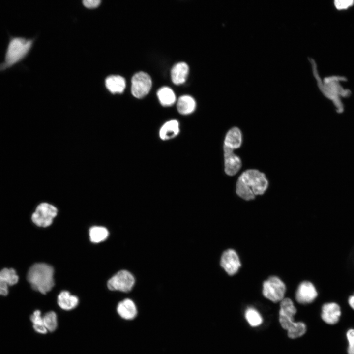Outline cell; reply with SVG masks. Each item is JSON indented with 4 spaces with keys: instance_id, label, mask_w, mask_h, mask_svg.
<instances>
[{
    "instance_id": "d4e9b609",
    "label": "cell",
    "mask_w": 354,
    "mask_h": 354,
    "mask_svg": "<svg viewBox=\"0 0 354 354\" xmlns=\"http://www.w3.org/2000/svg\"><path fill=\"white\" fill-rule=\"evenodd\" d=\"M43 323L48 331H55L58 326L57 316L53 311H49L43 316Z\"/></svg>"
},
{
    "instance_id": "7c38bea8",
    "label": "cell",
    "mask_w": 354,
    "mask_h": 354,
    "mask_svg": "<svg viewBox=\"0 0 354 354\" xmlns=\"http://www.w3.org/2000/svg\"><path fill=\"white\" fill-rule=\"evenodd\" d=\"M225 171L232 176L236 174L241 167L240 158L236 155L233 150L224 146Z\"/></svg>"
},
{
    "instance_id": "30bf717a",
    "label": "cell",
    "mask_w": 354,
    "mask_h": 354,
    "mask_svg": "<svg viewBox=\"0 0 354 354\" xmlns=\"http://www.w3.org/2000/svg\"><path fill=\"white\" fill-rule=\"evenodd\" d=\"M220 265L229 275H235L241 266L239 257L235 250L227 249L222 254Z\"/></svg>"
},
{
    "instance_id": "5bb4252c",
    "label": "cell",
    "mask_w": 354,
    "mask_h": 354,
    "mask_svg": "<svg viewBox=\"0 0 354 354\" xmlns=\"http://www.w3.org/2000/svg\"><path fill=\"white\" fill-rule=\"evenodd\" d=\"M341 315L339 306L335 303L324 304L322 309L321 317L326 323L334 324L337 323Z\"/></svg>"
},
{
    "instance_id": "2e32d148",
    "label": "cell",
    "mask_w": 354,
    "mask_h": 354,
    "mask_svg": "<svg viewBox=\"0 0 354 354\" xmlns=\"http://www.w3.org/2000/svg\"><path fill=\"white\" fill-rule=\"evenodd\" d=\"M57 302L62 309L68 311L74 309L78 305L79 299L68 291H63L58 295Z\"/></svg>"
},
{
    "instance_id": "44dd1931",
    "label": "cell",
    "mask_w": 354,
    "mask_h": 354,
    "mask_svg": "<svg viewBox=\"0 0 354 354\" xmlns=\"http://www.w3.org/2000/svg\"><path fill=\"white\" fill-rule=\"evenodd\" d=\"M157 95L160 103L163 106H171L176 100L174 92L168 87H163L159 88Z\"/></svg>"
},
{
    "instance_id": "4dcf8cb0",
    "label": "cell",
    "mask_w": 354,
    "mask_h": 354,
    "mask_svg": "<svg viewBox=\"0 0 354 354\" xmlns=\"http://www.w3.org/2000/svg\"><path fill=\"white\" fill-rule=\"evenodd\" d=\"M349 303L350 306L354 310V295L350 297Z\"/></svg>"
},
{
    "instance_id": "277c9868",
    "label": "cell",
    "mask_w": 354,
    "mask_h": 354,
    "mask_svg": "<svg viewBox=\"0 0 354 354\" xmlns=\"http://www.w3.org/2000/svg\"><path fill=\"white\" fill-rule=\"evenodd\" d=\"M296 313V309L291 299L285 298L280 301L279 322L282 328L287 330L289 337L292 339L301 337L306 331L304 323L294 321Z\"/></svg>"
},
{
    "instance_id": "d6986e66",
    "label": "cell",
    "mask_w": 354,
    "mask_h": 354,
    "mask_svg": "<svg viewBox=\"0 0 354 354\" xmlns=\"http://www.w3.org/2000/svg\"><path fill=\"white\" fill-rule=\"evenodd\" d=\"M179 132V123L176 120H171L165 122L159 130L160 138L167 140L177 136Z\"/></svg>"
},
{
    "instance_id": "52a82bcc",
    "label": "cell",
    "mask_w": 354,
    "mask_h": 354,
    "mask_svg": "<svg viewBox=\"0 0 354 354\" xmlns=\"http://www.w3.org/2000/svg\"><path fill=\"white\" fill-rule=\"evenodd\" d=\"M135 279L133 275L128 270H121L112 277L107 282L109 290L128 292L134 287Z\"/></svg>"
},
{
    "instance_id": "ffe728a7",
    "label": "cell",
    "mask_w": 354,
    "mask_h": 354,
    "mask_svg": "<svg viewBox=\"0 0 354 354\" xmlns=\"http://www.w3.org/2000/svg\"><path fill=\"white\" fill-rule=\"evenodd\" d=\"M177 109L182 115H188L193 113L196 109V103L194 99L188 95L179 97L177 102Z\"/></svg>"
},
{
    "instance_id": "7402d4cb",
    "label": "cell",
    "mask_w": 354,
    "mask_h": 354,
    "mask_svg": "<svg viewBox=\"0 0 354 354\" xmlns=\"http://www.w3.org/2000/svg\"><path fill=\"white\" fill-rule=\"evenodd\" d=\"M89 234L91 242L99 243L105 240L107 238L109 232L105 227L93 226L90 229Z\"/></svg>"
},
{
    "instance_id": "603a6c76",
    "label": "cell",
    "mask_w": 354,
    "mask_h": 354,
    "mask_svg": "<svg viewBox=\"0 0 354 354\" xmlns=\"http://www.w3.org/2000/svg\"><path fill=\"white\" fill-rule=\"evenodd\" d=\"M245 317L249 324L253 327L261 325L263 318L259 312L253 307H248L245 310Z\"/></svg>"
},
{
    "instance_id": "f546056e",
    "label": "cell",
    "mask_w": 354,
    "mask_h": 354,
    "mask_svg": "<svg viewBox=\"0 0 354 354\" xmlns=\"http://www.w3.org/2000/svg\"><path fill=\"white\" fill-rule=\"evenodd\" d=\"M8 293V285L0 277V295H6Z\"/></svg>"
},
{
    "instance_id": "ac0fdd59",
    "label": "cell",
    "mask_w": 354,
    "mask_h": 354,
    "mask_svg": "<svg viewBox=\"0 0 354 354\" xmlns=\"http://www.w3.org/2000/svg\"><path fill=\"white\" fill-rule=\"evenodd\" d=\"M106 87L113 94L122 93L126 87L125 79L119 75H111L105 81Z\"/></svg>"
},
{
    "instance_id": "3957f363",
    "label": "cell",
    "mask_w": 354,
    "mask_h": 354,
    "mask_svg": "<svg viewBox=\"0 0 354 354\" xmlns=\"http://www.w3.org/2000/svg\"><path fill=\"white\" fill-rule=\"evenodd\" d=\"M312 63L314 74L320 89L325 97L332 101L338 113L343 112L344 106L341 98L349 96L351 91L343 88L340 82L346 81L347 78L342 76L333 75L325 77L322 80L318 74L315 63Z\"/></svg>"
},
{
    "instance_id": "484cf974",
    "label": "cell",
    "mask_w": 354,
    "mask_h": 354,
    "mask_svg": "<svg viewBox=\"0 0 354 354\" xmlns=\"http://www.w3.org/2000/svg\"><path fill=\"white\" fill-rule=\"evenodd\" d=\"M0 277L2 279L8 286L16 284L19 279L16 271L13 268H4L0 271Z\"/></svg>"
},
{
    "instance_id": "ba28073f",
    "label": "cell",
    "mask_w": 354,
    "mask_h": 354,
    "mask_svg": "<svg viewBox=\"0 0 354 354\" xmlns=\"http://www.w3.org/2000/svg\"><path fill=\"white\" fill-rule=\"evenodd\" d=\"M58 213L57 208L47 203H42L38 205L32 215L33 222L38 226L46 227L50 226Z\"/></svg>"
},
{
    "instance_id": "8fae6325",
    "label": "cell",
    "mask_w": 354,
    "mask_h": 354,
    "mask_svg": "<svg viewBox=\"0 0 354 354\" xmlns=\"http://www.w3.org/2000/svg\"><path fill=\"white\" fill-rule=\"evenodd\" d=\"M317 295V290L313 284L305 281L299 285L295 293V298L299 303L307 304L313 302Z\"/></svg>"
},
{
    "instance_id": "6da1fadb",
    "label": "cell",
    "mask_w": 354,
    "mask_h": 354,
    "mask_svg": "<svg viewBox=\"0 0 354 354\" xmlns=\"http://www.w3.org/2000/svg\"><path fill=\"white\" fill-rule=\"evenodd\" d=\"M268 181L265 175L255 169L243 172L236 184V193L243 199L253 200L256 195H262L266 190Z\"/></svg>"
},
{
    "instance_id": "83f0119b",
    "label": "cell",
    "mask_w": 354,
    "mask_h": 354,
    "mask_svg": "<svg viewBox=\"0 0 354 354\" xmlns=\"http://www.w3.org/2000/svg\"><path fill=\"white\" fill-rule=\"evenodd\" d=\"M347 338L349 343L348 353L354 354V329H351L347 331Z\"/></svg>"
},
{
    "instance_id": "5b68a950",
    "label": "cell",
    "mask_w": 354,
    "mask_h": 354,
    "mask_svg": "<svg viewBox=\"0 0 354 354\" xmlns=\"http://www.w3.org/2000/svg\"><path fill=\"white\" fill-rule=\"evenodd\" d=\"M27 279L34 290L45 294L54 286V269L45 263L35 264L30 268Z\"/></svg>"
},
{
    "instance_id": "9a60e30c",
    "label": "cell",
    "mask_w": 354,
    "mask_h": 354,
    "mask_svg": "<svg viewBox=\"0 0 354 354\" xmlns=\"http://www.w3.org/2000/svg\"><path fill=\"white\" fill-rule=\"evenodd\" d=\"M189 67L184 62L176 63L171 71V79L174 84L179 85L184 83L188 76Z\"/></svg>"
},
{
    "instance_id": "8992f818",
    "label": "cell",
    "mask_w": 354,
    "mask_h": 354,
    "mask_svg": "<svg viewBox=\"0 0 354 354\" xmlns=\"http://www.w3.org/2000/svg\"><path fill=\"white\" fill-rule=\"evenodd\" d=\"M284 283L278 277H269L263 284V294L267 299L273 302L282 301L286 292Z\"/></svg>"
},
{
    "instance_id": "4316f807",
    "label": "cell",
    "mask_w": 354,
    "mask_h": 354,
    "mask_svg": "<svg viewBox=\"0 0 354 354\" xmlns=\"http://www.w3.org/2000/svg\"><path fill=\"white\" fill-rule=\"evenodd\" d=\"M354 4L353 0H335L334 5L338 10H346Z\"/></svg>"
},
{
    "instance_id": "9c48e42d",
    "label": "cell",
    "mask_w": 354,
    "mask_h": 354,
    "mask_svg": "<svg viewBox=\"0 0 354 354\" xmlns=\"http://www.w3.org/2000/svg\"><path fill=\"white\" fill-rule=\"evenodd\" d=\"M131 93L137 98H141L147 95L152 86L150 76L144 72H139L133 75L131 79Z\"/></svg>"
},
{
    "instance_id": "f1b7e54d",
    "label": "cell",
    "mask_w": 354,
    "mask_h": 354,
    "mask_svg": "<svg viewBox=\"0 0 354 354\" xmlns=\"http://www.w3.org/2000/svg\"><path fill=\"white\" fill-rule=\"evenodd\" d=\"M100 2V0H85L83 1V4L89 8L97 7Z\"/></svg>"
},
{
    "instance_id": "e0dca14e",
    "label": "cell",
    "mask_w": 354,
    "mask_h": 354,
    "mask_svg": "<svg viewBox=\"0 0 354 354\" xmlns=\"http://www.w3.org/2000/svg\"><path fill=\"white\" fill-rule=\"evenodd\" d=\"M242 143V134L239 128L234 127L226 135L224 146L233 150L238 148Z\"/></svg>"
},
{
    "instance_id": "cb8c5ba5",
    "label": "cell",
    "mask_w": 354,
    "mask_h": 354,
    "mask_svg": "<svg viewBox=\"0 0 354 354\" xmlns=\"http://www.w3.org/2000/svg\"><path fill=\"white\" fill-rule=\"evenodd\" d=\"M30 320L36 332L42 334H46L48 332L44 325L43 316L40 310L34 311L30 316Z\"/></svg>"
},
{
    "instance_id": "4fadbf2b",
    "label": "cell",
    "mask_w": 354,
    "mask_h": 354,
    "mask_svg": "<svg viewBox=\"0 0 354 354\" xmlns=\"http://www.w3.org/2000/svg\"><path fill=\"white\" fill-rule=\"evenodd\" d=\"M117 311L121 318L126 320H133L138 314L137 306L130 298H125L119 302L117 307Z\"/></svg>"
},
{
    "instance_id": "7a4b0ae2",
    "label": "cell",
    "mask_w": 354,
    "mask_h": 354,
    "mask_svg": "<svg viewBox=\"0 0 354 354\" xmlns=\"http://www.w3.org/2000/svg\"><path fill=\"white\" fill-rule=\"evenodd\" d=\"M34 39L20 35H9L3 60L0 62V72L19 63L28 56Z\"/></svg>"
}]
</instances>
